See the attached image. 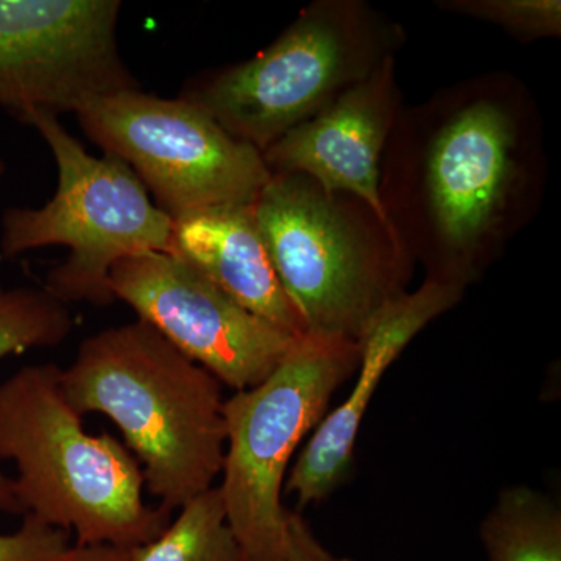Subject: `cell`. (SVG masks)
Here are the masks:
<instances>
[{
  "label": "cell",
  "instance_id": "obj_1",
  "mask_svg": "<svg viewBox=\"0 0 561 561\" xmlns=\"http://www.w3.org/2000/svg\"><path fill=\"white\" fill-rule=\"evenodd\" d=\"M540 121L508 76L465 81L400 110L381 165L391 230L426 279L467 290L542 194Z\"/></svg>",
  "mask_w": 561,
  "mask_h": 561
},
{
  "label": "cell",
  "instance_id": "obj_2",
  "mask_svg": "<svg viewBox=\"0 0 561 561\" xmlns=\"http://www.w3.org/2000/svg\"><path fill=\"white\" fill-rule=\"evenodd\" d=\"M61 376L81 415L102 413L119 427L162 508L213 489L227 446L221 383L149 323L95 332Z\"/></svg>",
  "mask_w": 561,
  "mask_h": 561
},
{
  "label": "cell",
  "instance_id": "obj_3",
  "mask_svg": "<svg viewBox=\"0 0 561 561\" xmlns=\"http://www.w3.org/2000/svg\"><path fill=\"white\" fill-rule=\"evenodd\" d=\"M62 368L36 364L0 383V460L13 461L14 511L77 535V545L133 549L171 523L144 501L142 470L111 434L92 435L66 397Z\"/></svg>",
  "mask_w": 561,
  "mask_h": 561
},
{
  "label": "cell",
  "instance_id": "obj_4",
  "mask_svg": "<svg viewBox=\"0 0 561 561\" xmlns=\"http://www.w3.org/2000/svg\"><path fill=\"white\" fill-rule=\"evenodd\" d=\"M253 213L306 332L359 342L405 294L412 260L389 221L359 198L298 173H272Z\"/></svg>",
  "mask_w": 561,
  "mask_h": 561
},
{
  "label": "cell",
  "instance_id": "obj_5",
  "mask_svg": "<svg viewBox=\"0 0 561 561\" xmlns=\"http://www.w3.org/2000/svg\"><path fill=\"white\" fill-rule=\"evenodd\" d=\"M31 125L57 164L54 197L41 208L11 206L0 219V254L65 247L68 260L47 273L44 289L66 305L106 308L116 301L110 278L121 261L173 251V221L158 208L135 172L113 154L88 153L60 117L31 113Z\"/></svg>",
  "mask_w": 561,
  "mask_h": 561
},
{
  "label": "cell",
  "instance_id": "obj_6",
  "mask_svg": "<svg viewBox=\"0 0 561 561\" xmlns=\"http://www.w3.org/2000/svg\"><path fill=\"white\" fill-rule=\"evenodd\" d=\"M401 28L359 0H317L250 60L201 73L180 98L261 153L370 76Z\"/></svg>",
  "mask_w": 561,
  "mask_h": 561
},
{
  "label": "cell",
  "instance_id": "obj_7",
  "mask_svg": "<svg viewBox=\"0 0 561 561\" xmlns=\"http://www.w3.org/2000/svg\"><path fill=\"white\" fill-rule=\"evenodd\" d=\"M359 357V342L306 332L264 381L225 400L219 489L247 561H284L289 511L283 489L291 457Z\"/></svg>",
  "mask_w": 561,
  "mask_h": 561
},
{
  "label": "cell",
  "instance_id": "obj_8",
  "mask_svg": "<svg viewBox=\"0 0 561 561\" xmlns=\"http://www.w3.org/2000/svg\"><path fill=\"white\" fill-rule=\"evenodd\" d=\"M76 117L84 136L124 161L173 220L213 206L251 205L272 179L260 150L180 95L114 92L84 103Z\"/></svg>",
  "mask_w": 561,
  "mask_h": 561
},
{
  "label": "cell",
  "instance_id": "obj_9",
  "mask_svg": "<svg viewBox=\"0 0 561 561\" xmlns=\"http://www.w3.org/2000/svg\"><path fill=\"white\" fill-rule=\"evenodd\" d=\"M119 0H0V108L60 117L139 90L119 46Z\"/></svg>",
  "mask_w": 561,
  "mask_h": 561
},
{
  "label": "cell",
  "instance_id": "obj_10",
  "mask_svg": "<svg viewBox=\"0 0 561 561\" xmlns=\"http://www.w3.org/2000/svg\"><path fill=\"white\" fill-rule=\"evenodd\" d=\"M110 286L139 320L236 391L264 381L298 339L247 311L173 254L144 253L121 261L111 272Z\"/></svg>",
  "mask_w": 561,
  "mask_h": 561
},
{
  "label": "cell",
  "instance_id": "obj_11",
  "mask_svg": "<svg viewBox=\"0 0 561 561\" xmlns=\"http://www.w3.org/2000/svg\"><path fill=\"white\" fill-rule=\"evenodd\" d=\"M394 55L311 119L262 151L272 173L308 176L331 194L359 198L382 220L381 165L400 113Z\"/></svg>",
  "mask_w": 561,
  "mask_h": 561
},
{
  "label": "cell",
  "instance_id": "obj_12",
  "mask_svg": "<svg viewBox=\"0 0 561 561\" xmlns=\"http://www.w3.org/2000/svg\"><path fill=\"white\" fill-rule=\"evenodd\" d=\"M465 289L424 279L419 290L389 302L362 335L356 383L337 409L324 415L287 474L284 490L298 511L330 497L353 471L357 435L390 365L432 320L459 305Z\"/></svg>",
  "mask_w": 561,
  "mask_h": 561
},
{
  "label": "cell",
  "instance_id": "obj_13",
  "mask_svg": "<svg viewBox=\"0 0 561 561\" xmlns=\"http://www.w3.org/2000/svg\"><path fill=\"white\" fill-rule=\"evenodd\" d=\"M173 256L213 280L247 311L291 335L306 334L280 286L251 205H220L173 220Z\"/></svg>",
  "mask_w": 561,
  "mask_h": 561
},
{
  "label": "cell",
  "instance_id": "obj_14",
  "mask_svg": "<svg viewBox=\"0 0 561 561\" xmlns=\"http://www.w3.org/2000/svg\"><path fill=\"white\" fill-rule=\"evenodd\" d=\"M489 561H561V512L540 491L505 489L481 524Z\"/></svg>",
  "mask_w": 561,
  "mask_h": 561
},
{
  "label": "cell",
  "instance_id": "obj_15",
  "mask_svg": "<svg viewBox=\"0 0 561 561\" xmlns=\"http://www.w3.org/2000/svg\"><path fill=\"white\" fill-rule=\"evenodd\" d=\"M179 511L154 540L131 549L130 561H247L228 524L219 485Z\"/></svg>",
  "mask_w": 561,
  "mask_h": 561
},
{
  "label": "cell",
  "instance_id": "obj_16",
  "mask_svg": "<svg viewBox=\"0 0 561 561\" xmlns=\"http://www.w3.org/2000/svg\"><path fill=\"white\" fill-rule=\"evenodd\" d=\"M69 305L44 287H9L0 279V360L28 350L55 348L72 334ZM0 511L16 513L11 479L0 472Z\"/></svg>",
  "mask_w": 561,
  "mask_h": 561
},
{
  "label": "cell",
  "instance_id": "obj_17",
  "mask_svg": "<svg viewBox=\"0 0 561 561\" xmlns=\"http://www.w3.org/2000/svg\"><path fill=\"white\" fill-rule=\"evenodd\" d=\"M442 10L490 22L522 41L559 38L560 0H443Z\"/></svg>",
  "mask_w": 561,
  "mask_h": 561
},
{
  "label": "cell",
  "instance_id": "obj_18",
  "mask_svg": "<svg viewBox=\"0 0 561 561\" xmlns=\"http://www.w3.org/2000/svg\"><path fill=\"white\" fill-rule=\"evenodd\" d=\"M69 546V531L25 515L14 534L0 535V561H50Z\"/></svg>",
  "mask_w": 561,
  "mask_h": 561
},
{
  "label": "cell",
  "instance_id": "obj_19",
  "mask_svg": "<svg viewBox=\"0 0 561 561\" xmlns=\"http://www.w3.org/2000/svg\"><path fill=\"white\" fill-rule=\"evenodd\" d=\"M284 561H353L328 551L313 535L300 512H290L286 523V552Z\"/></svg>",
  "mask_w": 561,
  "mask_h": 561
},
{
  "label": "cell",
  "instance_id": "obj_20",
  "mask_svg": "<svg viewBox=\"0 0 561 561\" xmlns=\"http://www.w3.org/2000/svg\"><path fill=\"white\" fill-rule=\"evenodd\" d=\"M130 551L108 545H76L50 561H130Z\"/></svg>",
  "mask_w": 561,
  "mask_h": 561
},
{
  "label": "cell",
  "instance_id": "obj_21",
  "mask_svg": "<svg viewBox=\"0 0 561 561\" xmlns=\"http://www.w3.org/2000/svg\"><path fill=\"white\" fill-rule=\"evenodd\" d=\"M5 172H7L5 161H3V158L0 157V179H2L3 175H5Z\"/></svg>",
  "mask_w": 561,
  "mask_h": 561
}]
</instances>
